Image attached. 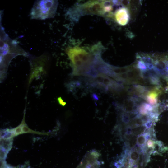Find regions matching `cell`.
Segmentation results:
<instances>
[{"label": "cell", "instance_id": "cell-1", "mask_svg": "<svg viewBox=\"0 0 168 168\" xmlns=\"http://www.w3.org/2000/svg\"><path fill=\"white\" fill-rule=\"evenodd\" d=\"M100 52L94 51L91 48L89 52L78 46L67 49L66 53L72 67V75L85 76L93 66L95 54Z\"/></svg>", "mask_w": 168, "mask_h": 168}, {"label": "cell", "instance_id": "cell-2", "mask_svg": "<svg viewBox=\"0 0 168 168\" xmlns=\"http://www.w3.org/2000/svg\"><path fill=\"white\" fill-rule=\"evenodd\" d=\"M0 66L1 72H5L12 58L26 53L16 43L9 38L1 26L0 31Z\"/></svg>", "mask_w": 168, "mask_h": 168}, {"label": "cell", "instance_id": "cell-3", "mask_svg": "<svg viewBox=\"0 0 168 168\" xmlns=\"http://www.w3.org/2000/svg\"><path fill=\"white\" fill-rule=\"evenodd\" d=\"M105 0H91L82 3L75 4L69 9L67 14L69 19L77 21L82 16L89 15L105 17Z\"/></svg>", "mask_w": 168, "mask_h": 168}, {"label": "cell", "instance_id": "cell-4", "mask_svg": "<svg viewBox=\"0 0 168 168\" xmlns=\"http://www.w3.org/2000/svg\"><path fill=\"white\" fill-rule=\"evenodd\" d=\"M58 5L57 0H37L31 9V19L44 20L55 16Z\"/></svg>", "mask_w": 168, "mask_h": 168}, {"label": "cell", "instance_id": "cell-5", "mask_svg": "<svg viewBox=\"0 0 168 168\" xmlns=\"http://www.w3.org/2000/svg\"><path fill=\"white\" fill-rule=\"evenodd\" d=\"M124 6L123 5L122 7L116 10L113 17L116 22L122 26L126 25L128 22L129 18V13L128 7H123Z\"/></svg>", "mask_w": 168, "mask_h": 168}, {"label": "cell", "instance_id": "cell-6", "mask_svg": "<svg viewBox=\"0 0 168 168\" xmlns=\"http://www.w3.org/2000/svg\"><path fill=\"white\" fill-rule=\"evenodd\" d=\"M22 129L23 133H35L39 135H49V133H42L40 132H36L34 131L31 129L29 128L27 126L25 122V114L23 119L22 121Z\"/></svg>", "mask_w": 168, "mask_h": 168}, {"label": "cell", "instance_id": "cell-7", "mask_svg": "<svg viewBox=\"0 0 168 168\" xmlns=\"http://www.w3.org/2000/svg\"><path fill=\"white\" fill-rule=\"evenodd\" d=\"M12 139H1V148L7 152L10 150L12 143Z\"/></svg>", "mask_w": 168, "mask_h": 168}, {"label": "cell", "instance_id": "cell-8", "mask_svg": "<svg viewBox=\"0 0 168 168\" xmlns=\"http://www.w3.org/2000/svg\"><path fill=\"white\" fill-rule=\"evenodd\" d=\"M147 137V134L146 133L140 134L137 138V144L140 146H144L146 144Z\"/></svg>", "mask_w": 168, "mask_h": 168}, {"label": "cell", "instance_id": "cell-9", "mask_svg": "<svg viewBox=\"0 0 168 168\" xmlns=\"http://www.w3.org/2000/svg\"><path fill=\"white\" fill-rule=\"evenodd\" d=\"M135 91L139 94L143 93L146 90L145 87L140 85H136L134 86Z\"/></svg>", "mask_w": 168, "mask_h": 168}, {"label": "cell", "instance_id": "cell-10", "mask_svg": "<svg viewBox=\"0 0 168 168\" xmlns=\"http://www.w3.org/2000/svg\"><path fill=\"white\" fill-rule=\"evenodd\" d=\"M22 123L21 122V123L18 126L15 128V136L23 134L22 129Z\"/></svg>", "mask_w": 168, "mask_h": 168}, {"label": "cell", "instance_id": "cell-11", "mask_svg": "<svg viewBox=\"0 0 168 168\" xmlns=\"http://www.w3.org/2000/svg\"><path fill=\"white\" fill-rule=\"evenodd\" d=\"M7 152L1 148L0 149V158L2 160L5 159L6 157Z\"/></svg>", "mask_w": 168, "mask_h": 168}, {"label": "cell", "instance_id": "cell-12", "mask_svg": "<svg viewBox=\"0 0 168 168\" xmlns=\"http://www.w3.org/2000/svg\"><path fill=\"white\" fill-rule=\"evenodd\" d=\"M58 101L59 104L63 106H65L66 104V103L63 101L61 97H58Z\"/></svg>", "mask_w": 168, "mask_h": 168}]
</instances>
